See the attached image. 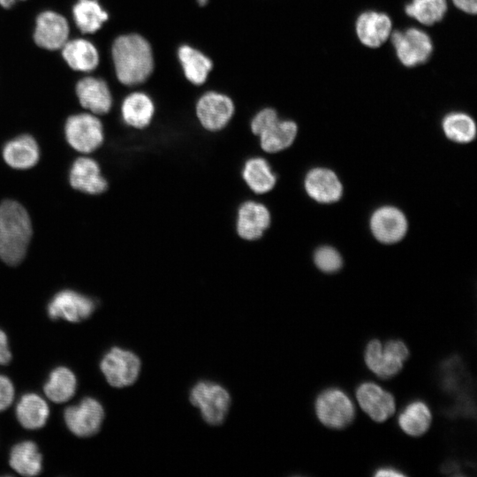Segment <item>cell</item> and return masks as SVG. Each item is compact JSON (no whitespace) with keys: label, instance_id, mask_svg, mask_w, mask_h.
<instances>
[{"label":"cell","instance_id":"5","mask_svg":"<svg viewBox=\"0 0 477 477\" xmlns=\"http://www.w3.org/2000/svg\"><path fill=\"white\" fill-rule=\"evenodd\" d=\"M315 413L319 420L326 427L342 429L351 424L355 416V408L350 398L337 388L322 391L315 400Z\"/></svg>","mask_w":477,"mask_h":477},{"label":"cell","instance_id":"19","mask_svg":"<svg viewBox=\"0 0 477 477\" xmlns=\"http://www.w3.org/2000/svg\"><path fill=\"white\" fill-rule=\"evenodd\" d=\"M305 187L309 196L319 202H334L342 195L339 179L328 169L315 168L310 170L305 179Z\"/></svg>","mask_w":477,"mask_h":477},{"label":"cell","instance_id":"17","mask_svg":"<svg viewBox=\"0 0 477 477\" xmlns=\"http://www.w3.org/2000/svg\"><path fill=\"white\" fill-rule=\"evenodd\" d=\"M69 179L74 189L89 194H99L108 188L98 163L88 157H80L73 163Z\"/></svg>","mask_w":477,"mask_h":477},{"label":"cell","instance_id":"7","mask_svg":"<svg viewBox=\"0 0 477 477\" xmlns=\"http://www.w3.org/2000/svg\"><path fill=\"white\" fill-rule=\"evenodd\" d=\"M100 367L111 386L122 388L137 380L141 363L139 357L131 351L114 347L104 355Z\"/></svg>","mask_w":477,"mask_h":477},{"label":"cell","instance_id":"14","mask_svg":"<svg viewBox=\"0 0 477 477\" xmlns=\"http://www.w3.org/2000/svg\"><path fill=\"white\" fill-rule=\"evenodd\" d=\"M270 213L262 203L247 201L240 205L237 216V232L248 241L260 238L270 224Z\"/></svg>","mask_w":477,"mask_h":477},{"label":"cell","instance_id":"30","mask_svg":"<svg viewBox=\"0 0 477 477\" xmlns=\"http://www.w3.org/2000/svg\"><path fill=\"white\" fill-rule=\"evenodd\" d=\"M76 390V378L74 374L64 367L54 369L44 385L46 396L55 403L68 401Z\"/></svg>","mask_w":477,"mask_h":477},{"label":"cell","instance_id":"33","mask_svg":"<svg viewBox=\"0 0 477 477\" xmlns=\"http://www.w3.org/2000/svg\"><path fill=\"white\" fill-rule=\"evenodd\" d=\"M314 262L322 271L331 273L338 270L342 266L340 254L332 247H320L314 254Z\"/></svg>","mask_w":477,"mask_h":477},{"label":"cell","instance_id":"37","mask_svg":"<svg viewBox=\"0 0 477 477\" xmlns=\"http://www.w3.org/2000/svg\"><path fill=\"white\" fill-rule=\"evenodd\" d=\"M455 6L459 10L470 13L475 14L477 11V0H452Z\"/></svg>","mask_w":477,"mask_h":477},{"label":"cell","instance_id":"29","mask_svg":"<svg viewBox=\"0 0 477 477\" xmlns=\"http://www.w3.org/2000/svg\"><path fill=\"white\" fill-rule=\"evenodd\" d=\"M73 19L83 33H95L108 20L109 15L97 0H78L72 9Z\"/></svg>","mask_w":477,"mask_h":477},{"label":"cell","instance_id":"24","mask_svg":"<svg viewBox=\"0 0 477 477\" xmlns=\"http://www.w3.org/2000/svg\"><path fill=\"white\" fill-rule=\"evenodd\" d=\"M297 131L293 121L278 118L258 136L261 148L267 153L280 152L292 144Z\"/></svg>","mask_w":477,"mask_h":477},{"label":"cell","instance_id":"40","mask_svg":"<svg viewBox=\"0 0 477 477\" xmlns=\"http://www.w3.org/2000/svg\"><path fill=\"white\" fill-rule=\"evenodd\" d=\"M197 2L200 5L202 6L205 5L208 2V0H197Z\"/></svg>","mask_w":477,"mask_h":477},{"label":"cell","instance_id":"1","mask_svg":"<svg viewBox=\"0 0 477 477\" xmlns=\"http://www.w3.org/2000/svg\"><path fill=\"white\" fill-rule=\"evenodd\" d=\"M111 55L117 77L124 85L140 84L153 72L154 58L151 46L139 34L118 36L112 44Z\"/></svg>","mask_w":477,"mask_h":477},{"label":"cell","instance_id":"4","mask_svg":"<svg viewBox=\"0 0 477 477\" xmlns=\"http://www.w3.org/2000/svg\"><path fill=\"white\" fill-rule=\"evenodd\" d=\"M189 399L193 406L200 409L203 420L214 426L223 423L231 405L229 392L209 381L197 382L190 391Z\"/></svg>","mask_w":477,"mask_h":477},{"label":"cell","instance_id":"8","mask_svg":"<svg viewBox=\"0 0 477 477\" xmlns=\"http://www.w3.org/2000/svg\"><path fill=\"white\" fill-rule=\"evenodd\" d=\"M390 37L397 57L405 66L413 67L426 62L433 51L430 37L418 28L394 31Z\"/></svg>","mask_w":477,"mask_h":477},{"label":"cell","instance_id":"31","mask_svg":"<svg viewBox=\"0 0 477 477\" xmlns=\"http://www.w3.org/2000/svg\"><path fill=\"white\" fill-rule=\"evenodd\" d=\"M446 11V0H413L405 6L408 16L427 26L440 21Z\"/></svg>","mask_w":477,"mask_h":477},{"label":"cell","instance_id":"6","mask_svg":"<svg viewBox=\"0 0 477 477\" xmlns=\"http://www.w3.org/2000/svg\"><path fill=\"white\" fill-rule=\"evenodd\" d=\"M64 133L69 145L81 153H91L103 141L102 125L89 113L72 115L66 120Z\"/></svg>","mask_w":477,"mask_h":477},{"label":"cell","instance_id":"35","mask_svg":"<svg viewBox=\"0 0 477 477\" xmlns=\"http://www.w3.org/2000/svg\"><path fill=\"white\" fill-rule=\"evenodd\" d=\"M14 398V388L11 380L0 375V412L7 409Z\"/></svg>","mask_w":477,"mask_h":477},{"label":"cell","instance_id":"9","mask_svg":"<svg viewBox=\"0 0 477 477\" xmlns=\"http://www.w3.org/2000/svg\"><path fill=\"white\" fill-rule=\"evenodd\" d=\"M234 110L232 100L226 95L215 91L203 94L196 103V115L200 124L211 132L225 127Z\"/></svg>","mask_w":477,"mask_h":477},{"label":"cell","instance_id":"27","mask_svg":"<svg viewBox=\"0 0 477 477\" xmlns=\"http://www.w3.org/2000/svg\"><path fill=\"white\" fill-rule=\"evenodd\" d=\"M9 463L19 474L35 476L42 471V457L34 443L25 441L12 447Z\"/></svg>","mask_w":477,"mask_h":477},{"label":"cell","instance_id":"23","mask_svg":"<svg viewBox=\"0 0 477 477\" xmlns=\"http://www.w3.org/2000/svg\"><path fill=\"white\" fill-rule=\"evenodd\" d=\"M242 177L246 186L257 194L271 191L276 182L270 165L261 157L248 159L244 164Z\"/></svg>","mask_w":477,"mask_h":477},{"label":"cell","instance_id":"16","mask_svg":"<svg viewBox=\"0 0 477 477\" xmlns=\"http://www.w3.org/2000/svg\"><path fill=\"white\" fill-rule=\"evenodd\" d=\"M76 94L80 103L93 114H105L111 108V94L107 83L102 79H81L76 85Z\"/></svg>","mask_w":477,"mask_h":477},{"label":"cell","instance_id":"18","mask_svg":"<svg viewBox=\"0 0 477 477\" xmlns=\"http://www.w3.org/2000/svg\"><path fill=\"white\" fill-rule=\"evenodd\" d=\"M392 23L388 15L369 11L361 13L356 21V33L362 44L377 48L381 46L391 34Z\"/></svg>","mask_w":477,"mask_h":477},{"label":"cell","instance_id":"13","mask_svg":"<svg viewBox=\"0 0 477 477\" xmlns=\"http://www.w3.org/2000/svg\"><path fill=\"white\" fill-rule=\"evenodd\" d=\"M68 35L69 26L62 15L46 11L37 17L34 40L39 47L49 50L62 49Z\"/></svg>","mask_w":477,"mask_h":477},{"label":"cell","instance_id":"15","mask_svg":"<svg viewBox=\"0 0 477 477\" xmlns=\"http://www.w3.org/2000/svg\"><path fill=\"white\" fill-rule=\"evenodd\" d=\"M407 223L404 214L392 207L377 209L371 218L374 236L382 243H395L405 234Z\"/></svg>","mask_w":477,"mask_h":477},{"label":"cell","instance_id":"11","mask_svg":"<svg viewBox=\"0 0 477 477\" xmlns=\"http://www.w3.org/2000/svg\"><path fill=\"white\" fill-rule=\"evenodd\" d=\"M95 309V302L81 293L72 290L57 292L48 305V314L53 319H64L80 322L87 319Z\"/></svg>","mask_w":477,"mask_h":477},{"label":"cell","instance_id":"38","mask_svg":"<svg viewBox=\"0 0 477 477\" xmlns=\"http://www.w3.org/2000/svg\"><path fill=\"white\" fill-rule=\"evenodd\" d=\"M375 476L377 477H386V476H397V477H402L405 476V473H401L400 471L392 468V467H382L379 468L375 471Z\"/></svg>","mask_w":477,"mask_h":477},{"label":"cell","instance_id":"28","mask_svg":"<svg viewBox=\"0 0 477 477\" xmlns=\"http://www.w3.org/2000/svg\"><path fill=\"white\" fill-rule=\"evenodd\" d=\"M432 416L426 403L415 400L408 404L398 416L400 428L411 436L424 435L431 423Z\"/></svg>","mask_w":477,"mask_h":477},{"label":"cell","instance_id":"26","mask_svg":"<svg viewBox=\"0 0 477 477\" xmlns=\"http://www.w3.org/2000/svg\"><path fill=\"white\" fill-rule=\"evenodd\" d=\"M47 403L34 393L25 394L16 407V415L19 423L27 429L42 428L49 417Z\"/></svg>","mask_w":477,"mask_h":477},{"label":"cell","instance_id":"32","mask_svg":"<svg viewBox=\"0 0 477 477\" xmlns=\"http://www.w3.org/2000/svg\"><path fill=\"white\" fill-rule=\"evenodd\" d=\"M445 135L456 142L466 143L474 139L476 126L474 121L466 114L451 113L443 121Z\"/></svg>","mask_w":477,"mask_h":477},{"label":"cell","instance_id":"10","mask_svg":"<svg viewBox=\"0 0 477 477\" xmlns=\"http://www.w3.org/2000/svg\"><path fill=\"white\" fill-rule=\"evenodd\" d=\"M64 417L72 433L80 437H88L101 428L104 412L96 399L87 398L80 404L66 408Z\"/></svg>","mask_w":477,"mask_h":477},{"label":"cell","instance_id":"25","mask_svg":"<svg viewBox=\"0 0 477 477\" xmlns=\"http://www.w3.org/2000/svg\"><path fill=\"white\" fill-rule=\"evenodd\" d=\"M178 57L186 78L194 85L203 84L213 67L212 61L200 50L183 45L178 49Z\"/></svg>","mask_w":477,"mask_h":477},{"label":"cell","instance_id":"3","mask_svg":"<svg viewBox=\"0 0 477 477\" xmlns=\"http://www.w3.org/2000/svg\"><path fill=\"white\" fill-rule=\"evenodd\" d=\"M409 357L405 344L398 339L382 343L371 340L365 350V362L367 367L377 376L388 379L395 376L403 367L404 362Z\"/></svg>","mask_w":477,"mask_h":477},{"label":"cell","instance_id":"34","mask_svg":"<svg viewBox=\"0 0 477 477\" xmlns=\"http://www.w3.org/2000/svg\"><path fill=\"white\" fill-rule=\"evenodd\" d=\"M278 118L277 113L274 109H262L253 117L251 121V130L254 135L259 136Z\"/></svg>","mask_w":477,"mask_h":477},{"label":"cell","instance_id":"21","mask_svg":"<svg viewBox=\"0 0 477 477\" xmlns=\"http://www.w3.org/2000/svg\"><path fill=\"white\" fill-rule=\"evenodd\" d=\"M155 105L152 99L143 92L128 95L121 105L124 122L137 129L148 126L154 116Z\"/></svg>","mask_w":477,"mask_h":477},{"label":"cell","instance_id":"20","mask_svg":"<svg viewBox=\"0 0 477 477\" xmlns=\"http://www.w3.org/2000/svg\"><path fill=\"white\" fill-rule=\"evenodd\" d=\"M3 156L5 163L11 168L28 169L34 166L39 160V147L32 136L20 135L4 145Z\"/></svg>","mask_w":477,"mask_h":477},{"label":"cell","instance_id":"36","mask_svg":"<svg viewBox=\"0 0 477 477\" xmlns=\"http://www.w3.org/2000/svg\"><path fill=\"white\" fill-rule=\"evenodd\" d=\"M11 360V353L8 346V340L5 333L0 329V364L7 365Z\"/></svg>","mask_w":477,"mask_h":477},{"label":"cell","instance_id":"22","mask_svg":"<svg viewBox=\"0 0 477 477\" xmlns=\"http://www.w3.org/2000/svg\"><path fill=\"white\" fill-rule=\"evenodd\" d=\"M62 55L68 65L76 71L91 72L99 63L95 46L81 38L67 41L62 47Z\"/></svg>","mask_w":477,"mask_h":477},{"label":"cell","instance_id":"39","mask_svg":"<svg viewBox=\"0 0 477 477\" xmlns=\"http://www.w3.org/2000/svg\"><path fill=\"white\" fill-rule=\"evenodd\" d=\"M17 0H0V5L4 8H10Z\"/></svg>","mask_w":477,"mask_h":477},{"label":"cell","instance_id":"12","mask_svg":"<svg viewBox=\"0 0 477 477\" xmlns=\"http://www.w3.org/2000/svg\"><path fill=\"white\" fill-rule=\"evenodd\" d=\"M356 397L361 409L376 422L386 420L395 412L393 396L374 382L359 385Z\"/></svg>","mask_w":477,"mask_h":477},{"label":"cell","instance_id":"2","mask_svg":"<svg viewBox=\"0 0 477 477\" xmlns=\"http://www.w3.org/2000/svg\"><path fill=\"white\" fill-rule=\"evenodd\" d=\"M32 223L26 208L18 201L0 203V259L10 266L19 264L32 237Z\"/></svg>","mask_w":477,"mask_h":477}]
</instances>
